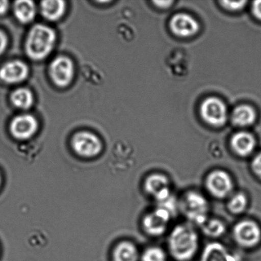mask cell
<instances>
[{"instance_id": "obj_27", "label": "cell", "mask_w": 261, "mask_h": 261, "mask_svg": "<svg viewBox=\"0 0 261 261\" xmlns=\"http://www.w3.org/2000/svg\"><path fill=\"white\" fill-rule=\"evenodd\" d=\"M8 38L7 35L0 30V55L5 52L7 47Z\"/></svg>"}, {"instance_id": "obj_8", "label": "cell", "mask_w": 261, "mask_h": 261, "mask_svg": "<svg viewBox=\"0 0 261 261\" xmlns=\"http://www.w3.org/2000/svg\"><path fill=\"white\" fill-rule=\"evenodd\" d=\"M71 145L78 155L84 158H93L98 155L102 150L99 138L93 133L82 132L73 136Z\"/></svg>"}, {"instance_id": "obj_26", "label": "cell", "mask_w": 261, "mask_h": 261, "mask_svg": "<svg viewBox=\"0 0 261 261\" xmlns=\"http://www.w3.org/2000/svg\"><path fill=\"white\" fill-rule=\"evenodd\" d=\"M252 10L254 16L261 20V0L253 2Z\"/></svg>"}, {"instance_id": "obj_25", "label": "cell", "mask_w": 261, "mask_h": 261, "mask_svg": "<svg viewBox=\"0 0 261 261\" xmlns=\"http://www.w3.org/2000/svg\"><path fill=\"white\" fill-rule=\"evenodd\" d=\"M251 168L255 175L261 180V152L258 153L253 159L251 163Z\"/></svg>"}, {"instance_id": "obj_11", "label": "cell", "mask_w": 261, "mask_h": 261, "mask_svg": "<svg viewBox=\"0 0 261 261\" xmlns=\"http://www.w3.org/2000/svg\"><path fill=\"white\" fill-rule=\"evenodd\" d=\"M38 124L34 116L20 115L12 119L10 125L12 135L17 140H24L32 137L37 132Z\"/></svg>"}, {"instance_id": "obj_23", "label": "cell", "mask_w": 261, "mask_h": 261, "mask_svg": "<svg viewBox=\"0 0 261 261\" xmlns=\"http://www.w3.org/2000/svg\"><path fill=\"white\" fill-rule=\"evenodd\" d=\"M141 261H166V255L160 247H149L143 253Z\"/></svg>"}, {"instance_id": "obj_17", "label": "cell", "mask_w": 261, "mask_h": 261, "mask_svg": "<svg viewBox=\"0 0 261 261\" xmlns=\"http://www.w3.org/2000/svg\"><path fill=\"white\" fill-rule=\"evenodd\" d=\"M13 9L15 17L22 24L32 22L37 12L34 2L30 0H20L14 2Z\"/></svg>"}, {"instance_id": "obj_2", "label": "cell", "mask_w": 261, "mask_h": 261, "mask_svg": "<svg viewBox=\"0 0 261 261\" xmlns=\"http://www.w3.org/2000/svg\"><path fill=\"white\" fill-rule=\"evenodd\" d=\"M57 39L55 30L43 24L35 25L28 33L25 50L28 57L42 61L50 55Z\"/></svg>"}, {"instance_id": "obj_29", "label": "cell", "mask_w": 261, "mask_h": 261, "mask_svg": "<svg viewBox=\"0 0 261 261\" xmlns=\"http://www.w3.org/2000/svg\"><path fill=\"white\" fill-rule=\"evenodd\" d=\"M173 2L171 1H160L154 2V4L157 6L161 8H166L170 6V5L172 4Z\"/></svg>"}, {"instance_id": "obj_3", "label": "cell", "mask_w": 261, "mask_h": 261, "mask_svg": "<svg viewBox=\"0 0 261 261\" xmlns=\"http://www.w3.org/2000/svg\"><path fill=\"white\" fill-rule=\"evenodd\" d=\"M209 203L203 194L196 191H189L178 201V211L191 223L201 226L207 220Z\"/></svg>"}, {"instance_id": "obj_16", "label": "cell", "mask_w": 261, "mask_h": 261, "mask_svg": "<svg viewBox=\"0 0 261 261\" xmlns=\"http://www.w3.org/2000/svg\"><path fill=\"white\" fill-rule=\"evenodd\" d=\"M66 2L62 0H47L40 3V11L50 21L60 19L66 11Z\"/></svg>"}, {"instance_id": "obj_6", "label": "cell", "mask_w": 261, "mask_h": 261, "mask_svg": "<svg viewBox=\"0 0 261 261\" xmlns=\"http://www.w3.org/2000/svg\"><path fill=\"white\" fill-rule=\"evenodd\" d=\"M51 80L59 88H66L70 85L74 75L72 61L66 56L56 58L48 68Z\"/></svg>"}, {"instance_id": "obj_20", "label": "cell", "mask_w": 261, "mask_h": 261, "mask_svg": "<svg viewBox=\"0 0 261 261\" xmlns=\"http://www.w3.org/2000/svg\"><path fill=\"white\" fill-rule=\"evenodd\" d=\"M10 99L16 108L22 110L30 109L34 102L32 91L27 88L16 89L12 93Z\"/></svg>"}, {"instance_id": "obj_24", "label": "cell", "mask_w": 261, "mask_h": 261, "mask_svg": "<svg viewBox=\"0 0 261 261\" xmlns=\"http://www.w3.org/2000/svg\"><path fill=\"white\" fill-rule=\"evenodd\" d=\"M222 6L226 8V9L232 10V11H236V10H241L245 6L247 2L239 1V2H230V1H223L221 2Z\"/></svg>"}, {"instance_id": "obj_5", "label": "cell", "mask_w": 261, "mask_h": 261, "mask_svg": "<svg viewBox=\"0 0 261 261\" xmlns=\"http://www.w3.org/2000/svg\"><path fill=\"white\" fill-rule=\"evenodd\" d=\"M232 237L239 246L252 248L259 244L261 231L259 226L251 220H243L238 222L232 229Z\"/></svg>"}, {"instance_id": "obj_7", "label": "cell", "mask_w": 261, "mask_h": 261, "mask_svg": "<svg viewBox=\"0 0 261 261\" xmlns=\"http://www.w3.org/2000/svg\"><path fill=\"white\" fill-rule=\"evenodd\" d=\"M171 215L165 210L156 208L143 217L142 227L148 236L158 237L165 234L170 223Z\"/></svg>"}, {"instance_id": "obj_22", "label": "cell", "mask_w": 261, "mask_h": 261, "mask_svg": "<svg viewBox=\"0 0 261 261\" xmlns=\"http://www.w3.org/2000/svg\"><path fill=\"white\" fill-rule=\"evenodd\" d=\"M247 198L244 193H237L231 197L227 202V207L230 213L240 215L246 210Z\"/></svg>"}, {"instance_id": "obj_18", "label": "cell", "mask_w": 261, "mask_h": 261, "mask_svg": "<svg viewBox=\"0 0 261 261\" xmlns=\"http://www.w3.org/2000/svg\"><path fill=\"white\" fill-rule=\"evenodd\" d=\"M231 119L236 126H249L254 124L256 120V112L252 107L243 105L234 110L232 113Z\"/></svg>"}, {"instance_id": "obj_21", "label": "cell", "mask_w": 261, "mask_h": 261, "mask_svg": "<svg viewBox=\"0 0 261 261\" xmlns=\"http://www.w3.org/2000/svg\"><path fill=\"white\" fill-rule=\"evenodd\" d=\"M201 227L203 233L212 239L223 236L226 231V225L218 219H208Z\"/></svg>"}, {"instance_id": "obj_4", "label": "cell", "mask_w": 261, "mask_h": 261, "mask_svg": "<svg viewBox=\"0 0 261 261\" xmlns=\"http://www.w3.org/2000/svg\"><path fill=\"white\" fill-rule=\"evenodd\" d=\"M204 185L208 193L219 199L227 198L234 189V182L231 175L222 170H216L209 173Z\"/></svg>"}, {"instance_id": "obj_28", "label": "cell", "mask_w": 261, "mask_h": 261, "mask_svg": "<svg viewBox=\"0 0 261 261\" xmlns=\"http://www.w3.org/2000/svg\"><path fill=\"white\" fill-rule=\"evenodd\" d=\"M9 7V2L4 0V1H0V15L6 14Z\"/></svg>"}, {"instance_id": "obj_10", "label": "cell", "mask_w": 261, "mask_h": 261, "mask_svg": "<svg viewBox=\"0 0 261 261\" xmlns=\"http://www.w3.org/2000/svg\"><path fill=\"white\" fill-rule=\"evenodd\" d=\"M143 189L148 196L152 197L155 203L172 194L170 180L165 175L160 173L148 175L143 183Z\"/></svg>"}, {"instance_id": "obj_14", "label": "cell", "mask_w": 261, "mask_h": 261, "mask_svg": "<svg viewBox=\"0 0 261 261\" xmlns=\"http://www.w3.org/2000/svg\"><path fill=\"white\" fill-rule=\"evenodd\" d=\"M200 261H240V257L221 243L212 242L204 248Z\"/></svg>"}, {"instance_id": "obj_12", "label": "cell", "mask_w": 261, "mask_h": 261, "mask_svg": "<svg viewBox=\"0 0 261 261\" xmlns=\"http://www.w3.org/2000/svg\"><path fill=\"white\" fill-rule=\"evenodd\" d=\"M29 75V68L21 61H10L0 68V80L5 83L15 84L22 83Z\"/></svg>"}, {"instance_id": "obj_9", "label": "cell", "mask_w": 261, "mask_h": 261, "mask_svg": "<svg viewBox=\"0 0 261 261\" xmlns=\"http://www.w3.org/2000/svg\"><path fill=\"white\" fill-rule=\"evenodd\" d=\"M201 115L206 123L214 127H221L226 124L227 119V108L219 98H208L202 103Z\"/></svg>"}, {"instance_id": "obj_30", "label": "cell", "mask_w": 261, "mask_h": 261, "mask_svg": "<svg viewBox=\"0 0 261 261\" xmlns=\"http://www.w3.org/2000/svg\"><path fill=\"white\" fill-rule=\"evenodd\" d=\"M2 184V177L1 173H0V188H1Z\"/></svg>"}, {"instance_id": "obj_13", "label": "cell", "mask_w": 261, "mask_h": 261, "mask_svg": "<svg viewBox=\"0 0 261 261\" xmlns=\"http://www.w3.org/2000/svg\"><path fill=\"white\" fill-rule=\"evenodd\" d=\"M170 28L174 34L178 37H188L198 32L199 24L190 15L178 14L171 19Z\"/></svg>"}, {"instance_id": "obj_15", "label": "cell", "mask_w": 261, "mask_h": 261, "mask_svg": "<svg viewBox=\"0 0 261 261\" xmlns=\"http://www.w3.org/2000/svg\"><path fill=\"white\" fill-rule=\"evenodd\" d=\"M230 144L235 154L245 158L254 151L256 142L254 136L250 133L241 132L232 136Z\"/></svg>"}, {"instance_id": "obj_19", "label": "cell", "mask_w": 261, "mask_h": 261, "mask_svg": "<svg viewBox=\"0 0 261 261\" xmlns=\"http://www.w3.org/2000/svg\"><path fill=\"white\" fill-rule=\"evenodd\" d=\"M138 258L137 248L129 242L120 243L114 250V261H138Z\"/></svg>"}, {"instance_id": "obj_1", "label": "cell", "mask_w": 261, "mask_h": 261, "mask_svg": "<svg viewBox=\"0 0 261 261\" xmlns=\"http://www.w3.org/2000/svg\"><path fill=\"white\" fill-rule=\"evenodd\" d=\"M199 237L189 224H179L171 231L168 247L171 256L177 261L193 259L199 249Z\"/></svg>"}]
</instances>
